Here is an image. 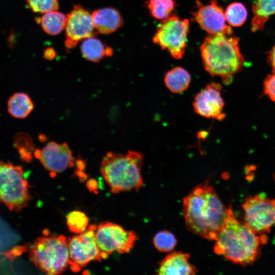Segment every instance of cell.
<instances>
[{"instance_id": "obj_1", "label": "cell", "mask_w": 275, "mask_h": 275, "mask_svg": "<svg viewBox=\"0 0 275 275\" xmlns=\"http://www.w3.org/2000/svg\"><path fill=\"white\" fill-rule=\"evenodd\" d=\"M183 215L187 229L193 234L215 240L226 220V208L208 182L195 186L183 199Z\"/></svg>"}, {"instance_id": "obj_2", "label": "cell", "mask_w": 275, "mask_h": 275, "mask_svg": "<svg viewBox=\"0 0 275 275\" xmlns=\"http://www.w3.org/2000/svg\"><path fill=\"white\" fill-rule=\"evenodd\" d=\"M267 239L265 235L259 236L245 223L238 221L230 206L215 240L214 251L235 263L249 265L256 260L261 244Z\"/></svg>"}, {"instance_id": "obj_3", "label": "cell", "mask_w": 275, "mask_h": 275, "mask_svg": "<svg viewBox=\"0 0 275 275\" xmlns=\"http://www.w3.org/2000/svg\"><path fill=\"white\" fill-rule=\"evenodd\" d=\"M200 51L205 70L212 76L221 77L225 84L232 81L244 64L239 39L233 34H210L204 40Z\"/></svg>"}, {"instance_id": "obj_4", "label": "cell", "mask_w": 275, "mask_h": 275, "mask_svg": "<svg viewBox=\"0 0 275 275\" xmlns=\"http://www.w3.org/2000/svg\"><path fill=\"white\" fill-rule=\"evenodd\" d=\"M143 154L129 150L122 154L108 152L103 156L100 170L113 194L138 191L143 184L141 170Z\"/></svg>"}, {"instance_id": "obj_5", "label": "cell", "mask_w": 275, "mask_h": 275, "mask_svg": "<svg viewBox=\"0 0 275 275\" xmlns=\"http://www.w3.org/2000/svg\"><path fill=\"white\" fill-rule=\"evenodd\" d=\"M29 257L35 266L43 272L61 274L69 266L67 239L63 235L38 237L30 250Z\"/></svg>"}, {"instance_id": "obj_6", "label": "cell", "mask_w": 275, "mask_h": 275, "mask_svg": "<svg viewBox=\"0 0 275 275\" xmlns=\"http://www.w3.org/2000/svg\"><path fill=\"white\" fill-rule=\"evenodd\" d=\"M0 182L1 201L10 210L19 212L28 205L31 197L21 167L1 161Z\"/></svg>"}, {"instance_id": "obj_7", "label": "cell", "mask_w": 275, "mask_h": 275, "mask_svg": "<svg viewBox=\"0 0 275 275\" xmlns=\"http://www.w3.org/2000/svg\"><path fill=\"white\" fill-rule=\"evenodd\" d=\"M189 22L175 14L162 20L153 36V41L166 49L176 59H180L187 46Z\"/></svg>"}, {"instance_id": "obj_8", "label": "cell", "mask_w": 275, "mask_h": 275, "mask_svg": "<svg viewBox=\"0 0 275 275\" xmlns=\"http://www.w3.org/2000/svg\"><path fill=\"white\" fill-rule=\"evenodd\" d=\"M96 225H91L81 233L67 239L70 255L69 266L78 272L92 261L104 259L95 238Z\"/></svg>"}, {"instance_id": "obj_9", "label": "cell", "mask_w": 275, "mask_h": 275, "mask_svg": "<svg viewBox=\"0 0 275 275\" xmlns=\"http://www.w3.org/2000/svg\"><path fill=\"white\" fill-rule=\"evenodd\" d=\"M95 238L106 259L114 252L119 254L129 252L134 245L137 235L134 231L126 230L119 225L104 222L97 226Z\"/></svg>"}, {"instance_id": "obj_10", "label": "cell", "mask_w": 275, "mask_h": 275, "mask_svg": "<svg viewBox=\"0 0 275 275\" xmlns=\"http://www.w3.org/2000/svg\"><path fill=\"white\" fill-rule=\"evenodd\" d=\"M245 223L256 234L262 235L269 232L275 224V203L260 196L250 197L242 205Z\"/></svg>"}, {"instance_id": "obj_11", "label": "cell", "mask_w": 275, "mask_h": 275, "mask_svg": "<svg viewBox=\"0 0 275 275\" xmlns=\"http://www.w3.org/2000/svg\"><path fill=\"white\" fill-rule=\"evenodd\" d=\"M65 26V46L70 49L82 40L95 36L98 32L95 28L92 14L77 5L67 15Z\"/></svg>"}, {"instance_id": "obj_12", "label": "cell", "mask_w": 275, "mask_h": 275, "mask_svg": "<svg viewBox=\"0 0 275 275\" xmlns=\"http://www.w3.org/2000/svg\"><path fill=\"white\" fill-rule=\"evenodd\" d=\"M221 90V85L212 82L200 91L193 103L195 113L205 118L222 120L225 115L223 113L224 102Z\"/></svg>"}, {"instance_id": "obj_13", "label": "cell", "mask_w": 275, "mask_h": 275, "mask_svg": "<svg viewBox=\"0 0 275 275\" xmlns=\"http://www.w3.org/2000/svg\"><path fill=\"white\" fill-rule=\"evenodd\" d=\"M197 3L198 8L191 13L202 29L209 34H233L232 29L226 23L225 12L216 1L211 0L207 5Z\"/></svg>"}, {"instance_id": "obj_14", "label": "cell", "mask_w": 275, "mask_h": 275, "mask_svg": "<svg viewBox=\"0 0 275 275\" xmlns=\"http://www.w3.org/2000/svg\"><path fill=\"white\" fill-rule=\"evenodd\" d=\"M38 158L43 166L52 173L62 172L74 165L72 152L66 143L49 142L41 150Z\"/></svg>"}, {"instance_id": "obj_15", "label": "cell", "mask_w": 275, "mask_h": 275, "mask_svg": "<svg viewBox=\"0 0 275 275\" xmlns=\"http://www.w3.org/2000/svg\"><path fill=\"white\" fill-rule=\"evenodd\" d=\"M190 255L181 252H173L167 255L160 262L159 275H193L196 267L189 262Z\"/></svg>"}, {"instance_id": "obj_16", "label": "cell", "mask_w": 275, "mask_h": 275, "mask_svg": "<svg viewBox=\"0 0 275 275\" xmlns=\"http://www.w3.org/2000/svg\"><path fill=\"white\" fill-rule=\"evenodd\" d=\"M92 19L97 31L102 34H111L123 24L120 13L113 8L96 10L92 14Z\"/></svg>"}, {"instance_id": "obj_17", "label": "cell", "mask_w": 275, "mask_h": 275, "mask_svg": "<svg viewBox=\"0 0 275 275\" xmlns=\"http://www.w3.org/2000/svg\"><path fill=\"white\" fill-rule=\"evenodd\" d=\"M252 12V31L262 30L270 17L275 14V0H256L253 4Z\"/></svg>"}, {"instance_id": "obj_18", "label": "cell", "mask_w": 275, "mask_h": 275, "mask_svg": "<svg viewBox=\"0 0 275 275\" xmlns=\"http://www.w3.org/2000/svg\"><path fill=\"white\" fill-rule=\"evenodd\" d=\"M80 49L82 56L93 62H98L104 57L111 56L113 53L112 48L105 45L94 36L85 39Z\"/></svg>"}, {"instance_id": "obj_19", "label": "cell", "mask_w": 275, "mask_h": 275, "mask_svg": "<svg viewBox=\"0 0 275 275\" xmlns=\"http://www.w3.org/2000/svg\"><path fill=\"white\" fill-rule=\"evenodd\" d=\"M191 81L188 72L181 67H176L169 70L165 75L164 84L167 88L174 93L184 91Z\"/></svg>"}, {"instance_id": "obj_20", "label": "cell", "mask_w": 275, "mask_h": 275, "mask_svg": "<svg viewBox=\"0 0 275 275\" xmlns=\"http://www.w3.org/2000/svg\"><path fill=\"white\" fill-rule=\"evenodd\" d=\"M8 111L13 117L23 119L33 111V103L28 95L24 93H16L8 100Z\"/></svg>"}, {"instance_id": "obj_21", "label": "cell", "mask_w": 275, "mask_h": 275, "mask_svg": "<svg viewBox=\"0 0 275 275\" xmlns=\"http://www.w3.org/2000/svg\"><path fill=\"white\" fill-rule=\"evenodd\" d=\"M66 18L67 16L57 10L44 13L39 20L45 33L50 35H57L65 28Z\"/></svg>"}, {"instance_id": "obj_22", "label": "cell", "mask_w": 275, "mask_h": 275, "mask_svg": "<svg viewBox=\"0 0 275 275\" xmlns=\"http://www.w3.org/2000/svg\"><path fill=\"white\" fill-rule=\"evenodd\" d=\"M147 7L154 18L163 20L172 15L176 3L175 0H149Z\"/></svg>"}, {"instance_id": "obj_23", "label": "cell", "mask_w": 275, "mask_h": 275, "mask_svg": "<svg viewBox=\"0 0 275 275\" xmlns=\"http://www.w3.org/2000/svg\"><path fill=\"white\" fill-rule=\"evenodd\" d=\"M225 15L226 21L230 25L240 26L245 21L248 12L242 4L234 2L228 6L225 12Z\"/></svg>"}, {"instance_id": "obj_24", "label": "cell", "mask_w": 275, "mask_h": 275, "mask_svg": "<svg viewBox=\"0 0 275 275\" xmlns=\"http://www.w3.org/2000/svg\"><path fill=\"white\" fill-rule=\"evenodd\" d=\"M13 142L21 158L28 162L32 160L34 144L31 137L25 133H18L15 136Z\"/></svg>"}, {"instance_id": "obj_25", "label": "cell", "mask_w": 275, "mask_h": 275, "mask_svg": "<svg viewBox=\"0 0 275 275\" xmlns=\"http://www.w3.org/2000/svg\"><path fill=\"white\" fill-rule=\"evenodd\" d=\"M155 248L161 252H170L175 248L177 239L175 235L168 230L157 232L153 238Z\"/></svg>"}, {"instance_id": "obj_26", "label": "cell", "mask_w": 275, "mask_h": 275, "mask_svg": "<svg viewBox=\"0 0 275 275\" xmlns=\"http://www.w3.org/2000/svg\"><path fill=\"white\" fill-rule=\"evenodd\" d=\"M66 221L69 231L76 234L84 232L87 228L89 223L86 215L77 210L69 212L66 216Z\"/></svg>"}, {"instance_id": "obj_27", "label": "cell", "mask_w": 275, "mask_h": 275, "mask_svg": "<svg viewBox=\"0 0 275 275\" xmlns=\"http://www.w3.org/2000/svg\"><path fill=\"white\" fill-rule=\"evenodd\" d=\"M28 7L34 12L45 13L59 9L58 0H25Z\"/></svg>"}, {"instance_id": "obj_28", "label": "cell", "mask_w": 275, "mask_h": 275, "mask_svg": "<svg viewBox=\"0 0 275 275\" xmlns=\"http://www.w3.org/2000/svg\"><path fill=\"white\" fill-rule=\"evenodd\" d=\"M263 85L264 94L275 102V72L266 76Z\"/></svg>"}, {"instance_id": "obj_29", "label": "cell", "mask_w": 275, "mask_h": 275, "mask_svg": "<svg viewBox=\"0 0 275 275\" xmlns=\"http://www.w3.org/2000/svg\"><path fill=\"white\" fill-rule=\"evenodd\" d=\"M268 57L269 62L272 69V72H275V45L270 51Z\"/></svg>"}, {"instance_id": "obj_30", "label": "cell", "mask_w": 275, "mask_h": 275, "mask_svg": "<svg viewBox=\"0 0 275 275\" xmlns=\"http://www.w3.org/2000/svg\"><path fill=\"white\" fill-rule=\"evenodd\" d=\"M56 56V52L52 48L46 49L44 52V57L47 60H52Z\"/></svg>"}, {"instance_id": "obj_31", "label": "cell", "mask_w": 275, "mask_h": 275, "mask_svg": "<svg viewBox=\"0 0 275 275\" xmlns=\"http://www.w3.org/2000/svg\"><path fill=\"white\" fill-rule=\"evenodd\" d=\"M274 180H275V174H274Z\"/></svg>"}, {"instance_id": "obj_32", "label": "cell", "mask_w": 275, "mask_h": 275, "mask_svg": "<svg viewBox=\"0 0 275 275\" xmlns=\"http://www.w3.org/2000/svg\"><path fill=\"white\" fill-rule=\"evenodd\" d=\"M274 203H275V199L274 200Z\"/></svg>"}]
</instances>
